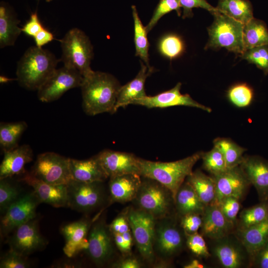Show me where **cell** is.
<instances>
[{
  "label": "cell",
  "mask_w": 268,
  "mask_h": 268,
  "mask_svg": "<svg viewBox=\"0 0 268 268\" xmlns=\"http://www.w3.org/2000/svg\"><path fill=\"white\" fill-rule=\"evenodd\" d=\"M121 85L111 74L94 71L83 77L80 86L82 108L90 116L103 113L114 114L118 94Z\"/></svg>",
  "instance_id": "obj_1"
},
{
  "label": "cell",
  "mask_w": 268,
  "mask_h": 268,
  "mask_svg": "<svg viewBox=\"0 0 268 268\" xmlns=\"http://www.w3.org/2000/svg\"><path fill=\"white\" fill-rule=\"evenodd\" d=\"M60 61L48 50L36 46L30 47L17 63L18 83L28 90H37L57 69Z\"/></svg>",
  "instance_id": "obj_2"
},
{
  "label": "cell",
  "mask_w": 268,
  "mask_h": 268,
  "mask_svg": "<svg viewBox=\"0 0 268 268\" xmlns=\"http://www.w3.org/2000/svg\"><path fill=\"white\" fill-rule=\"evenodd\" d=\"M202 153L198 152L177 161L165 162L139 158L140 175L161 183L171 191L175 199L178 190L193 172V168Z\"/></svg>",
  "instance_id": "obj_3"
},
{
  "label": "cell",
  "mask_w": 268,
  "mask_h": 268,
  "mask_svg": "<svg viewBox=\"0 0 268 268\" xmlns=\"http://www.w3.org/2000/svg\"><path fill=\"white\" fill-rule=\"evenodd\" d=\"M64 66L78 70L83 77L93 71L90 67L93 47L89 37L81 30L73 28L60 40Z\"/></svg>",
  "instance_id": "obj_4"
},
{
  "label": "cell",
  "mask_w": 268,
  "mask_h": 268,
  "mask_svg": "<svg viewBox=\"0 0 268 268\" xmlns=\"http://www.w3.org/2000/svg\"><path fill=\"white\" fill-rule=\"evenodd\" d=\"M139 208L151 214L155 219L171 215L175 207L171 191L159 182L141 176V182L133 201Z\"/></svg>",
  "instance_id": "obj_5"
},
{
  "label": "cell",
  "mask_w": 268,
  "mask_h": 268,
  "mask_svg": "<svg viewBox=\"0 0 268 268\" xmlns=\"http://www.w3.org/2000/svg\"><path fill=\"white\" fill-rule=\"evenodd\" d=\"M214 20L208 28L209 39L205 49L224 48L241 55L244 52L243 42L244 24L221 13H213Z\"/></svg>",
  "instance_id": "obj_6"
},
{
  "label": "cell",
  "mask_w": 268,
  "mask_h": 268,
  "mask_svg": "<svg viewBox=\"0 0 268 268\" xmlns=\"http://www.w3.org/2000/svg\"><path fill=\"white\" fill-rule=\"evenodd\" d=\"M186 245V235L172 215L156 219L153 242L155 258L166 262L177 256Z\"/></svg>",
  "instance_id": "obj_7"
},
{
  "label": "cell",
  "mask_w": 268,
  "mask_h": 268,
  "mask_svg": "<svg viewBox=\"0 0 268 268\" xmlns=\"http://www.w3.org/2000/svg\"><path fill=\"white\" fill-rule=\"evenodd\" d=\"M104 183L71 180L67 185V206L79 212L89 213L105 205L109 202V193Z\"/></svg>",
  "instance_id": "obj_8"
},
{
  "label": "cell",
  "mask_w": 268,
  "mask_h": 268,
  "mask_svg": "<svg viewBox=\"0 0 268 268\" xmlns=\"http://www.w3.org/2000/svg\"><path fill=\"white\" fill-rule=\"evenodd\" d=\"M131 230L142 259L150 264L155 260L153 249L156 219L149 213L136 207L126 209Z\"/></svg>",
  "instance_id": "obj_9"
},
{
  "label": "cell",
  "mask_w": 268,
  "mask_h": 268,
  "mask_svg": "<svg viewBox=\"0 0 268 268\" xmlns=\"http://www.w3.org/2000/svg\"><path fill=\"white\" fill-rule=\"evenodd\" d=\"M69 159L53 152L41 153L37 156L30 173L49 184L67 185L71 180Z\"/></svg>",
  "instance_id": "obj_10"
},
{
  "label": "cell",
  "mask_w": 268,
  "mask_h": 268,
  "mask_svg": "<svg viewBox=\"0 0 268 268\" xmlns=\"http://www.w3.org/2000/svg\"><path fill=\"white\" fill-rule=\"evenodd\" d=\"M210 240L211 253L222 267L240 268L251 266L250 256L235 233Z\"/></svg>",
  "instance_id": "obj_11"
},
{
  "label": "cell",
  "mask_w": 268,
  "mask_h": 268,
  "mask_svg": "<svg viewBox=\"0 0 268 268\" xmlns=\"http://www.w3.org/2000/svg\"><path fill=\"white\" fill-rule=\"evenodd\" d=\"M83 77L76 69L64 66L57 68L37 90V96L43 102L59 99L66 92L80 87Z\"/></svg>",
  "instance_id": "obj_12"
},
{
  "label": "cell",
  "mask_w": 268,
  "mask_h": 268,
  "mask_svg": "<svg viewBox=\"0 0 268 268\" xmlns=\"http://www.w3.org/2000/svg\"><path fill=\"white\" fill-rule=\"evenodd\" d=\"M88 247L86 251L97 266L108 263L115 254L113 234L104 219L97 220L92 224L88 234Z\"/></svg>",
  "instance_id": "obj_13"
},
{
  "label": "cell",
  "mask_w": 268,
  "mask_h": 268,
  "mask_svg": "<svg viewBox=\"0 0 268 268\" xmlns=\"http://www.w3.org/2000/svg\"><path fill=\"white\" fill-rule=\"evenodd\" d=\"M39 201L34 193L26 194L6 211L0 221V234L5 236L22 224L35 218Z\"/></svg>",
  "instance_id": "obj_14"
},
{
  "label": "cell",
  "mask_w": 268,
  "mask_h": 268,
  "mask_svg": "<svg viewBox=\"0 0 268 268\" xmlns=\"http://www.w3.org/2000/svg\"><path fill=\"white\" fill-rule=\"evenodd\" d=\"M212 177L216 186L215 203L226 197H233L241 200L251 185L240 165L227 169Z\"/></svg>",
  "instance_id": "obj_15"
},
{
  "label": "cell",
  "mask_w": 268,
  "mask_h": 268,
  "mask_svg": "<svg viewBox=\"0 0 268 268\" xmlns=\"http://www.w3.org/2000/svg\"><path fill=\"white\" fill-rule=\"evenodd\" d=\"M8 243L10 249L27 256L42 250L47 242L40 234L38 220L35 218L16 228Z\"/></svg>",
  "instance_id": "obj_16"
},
{
  "label": "cell",
  "mask_w": 268,
  "mask_h": 268,
  "mask_svg": "<svg viewBox=\"0 0 268 268\" xmlns=\"http://www.w3.org/2000/svg\"><path fill=\"white\" fill-rule=\"evenodd\" d=\"M182 84L178 82L173 88L156 95L146 96L134 101L132 104L144 106L148 108H164L176 106H186L202 109L207 112L211 109L194 100L189 94L180 92Z\"/></svg>",
  "instance_id": "obj_17"
},
{
  "label": "cell",
  "mask_w": 268,
  "mask_h": 268,
  "mask_svg": "<svg viewBox=\"0 0 268 268\" xmlns=\"http://www.w3.org/2000/svg\"><path fill=\"white\" fill-rule=\"evenodd\" d=\"M96 155L109 178L127 174L140 175L139 158L133 153L105 149Z\"/></svg>",
  "instance_id": "obj_18"
},
{
  "label": "cell",
  "mask_w": 268,
  "mask_h": 268,
  "mask_svg": "<svg viewBox=\"0 0 268 268\" xmlns=\"http://www.w3.org/2000/svg\"><path fill=\"white\" fill-rule=\"evenodd\" d=\"M21 180L31 186L40 202L50 204L53 207L67 206V185H54L46 183L33 175L26 173Z\"/></svg>",
  "instance_id": "obj_19"
},
{
  "label": "cell",
  "mask_w": 268,
  "mask_h": 268,
  "mask_svg": "<svg viewBox=\"0 0 268 268\" xmlns=\"http://www.w3.org/2000/svg\"><path fill=\"white\" fill-rule=\"evenodd\" d=\"M93 222L83 218L65 225L61 232L65 240L63 251L68 258H72L88 247V234Z\"/></svg>",
  "instance_id": "obj_20"
},
{
  "label": "cell",
  "mask_w": 268,
  "mask_h": 268,
  "mask_svg": "<svg viewBox=\"0 0 268 268\" xmlns=\"http://www.w3.org/2000/svg\"><path fill=\"white\" fill-rule=\"evenodd\" d=\"M240 166L256 188L260 201L268 200V161L258 156H244Z\"/></svg>",
  "instance_id": "obj_21"
},
{
  "label": "cell",
  "mask_w": 268,
  "mask_h": 268,
  "mask_svg": "<svg viewBox=\"0 0 268 268\" xmlns=\"http://www.w3.org/2000/svg\"><path fill=\"white\" fill-rule=\"evenodd\" d=\"M202 219L201 234L210 240L219 239L234 232L236 227L226 218L216 203L205 205Z\"/></svg>",
  "instance_id": "obj_22"
},
{
  "label": "cell",
  "mask_w": 268,
  "mask_h": 268,
  "mask_svg": "<svg viewBox=\"0 0 268 268\" xmlns=\"http://www.w3.org/2000/svg\"><path fill=\"white\" fill-rule=\"evenodd\" d=\"M141 182V176L137 174H127L109 178V203L133 201Z\"/></svg>",
  "instance_id": "obj_23"
},
{
  "label": "cell",
  "mask_w": 268,
  "mask_h": 268,
  "mask_svg": "<svg viewBox=\"0 0 268 268\" xmlns=\"http://www.w3.org/2000/svg\"><path fill=\"white\" fill-rule=\"evenodd\" d=\"M140 69L136 76L124 85L121 86L119 91L114 113L121 107H125L138 99L146 96L144 84L146 78L154 70V67H148L140 62Z\"/></svg>",
  "instance_id": "obj_24"
},
{
  "label": "cell",
  "mask_w": 268,
  "mask_h": 268,
  "mask_svg": "<svg viewBox=\"0 0 268 268\" xmlns=\"http://www.w3.org/2000/svg\"><path fill=\"white\" fill-rule=\"evenodd\" d=\"M33 157V150L27 144L4 151L0 165V180L9 178L22 173L26 164L32 160Z\"/></svg>",
  "instance_id": "obj_25"
},
{
  "label": "cell",
  "mask_w": 268,
  "mask_h": 268,
  "mask_svg": "<svg viewBox=\"0 0 268 268\" xmlns=\"http://www.w3.org/2000/svg\"><path fill=\"white\" fill-rule=\"evenodd\" d=\"M69 168L71 180L92 182L109 178L96 155L84 160L70 158Z\"/></svg>",
  "instance_id": "obj_26"
},
{
  "label": "cell",
  "mask_w": 268,
  "mask_h": 268,
  "mask_svg": "<svg viewBox=\"0 0 268 268\" xmlns=\"http://www.w3.org/2000/svg\"><path fill=\"white\" fill-rule=\"evenodd\" d=\"M235 233L247 250L252 264L256 254L268 241V219L249 227L237 229Z\"/></svg>",
  "instance_id": "obj_27"
},
{
  "label": "cell",
  "mask_w": 268,
  "mask_h": 268,
  "mask_svg": "<svg viewBox=\"0 0 268 268\" xmlns=\"http://www.w3.org/2000/svg\"><path fill=\"white\" fill-rule=\"evenodd\" d=\"M20 20L13 8L7 3L0 4V47L13 46L22 32Z\"/></svg>",
  "instance_id": "obj_28"
},
{
  "label": "cell",
  "mask_w": 268,
  "mask_h": 268,
  "mask_svg": "<svg viewBox=\"0 0 268 268\" xmlns=\"http://www.w3.org/2000/svg\"><path fill=\"white\" fill-rule=\"evenodd\" d=\"M174 202L175 208L180 216L192 213L202 215L205 206L186 181L178 190Z\"/></svg>",
  "instance_id": "obj_29"
},
{
  "label": "cell",
  "mask_w": 268,
  "mask_h": 268,
  "mask_svg": "<svg viewBox=\"0 0 268 268\" xmlns=\"http://www.w3.org/2000/svg\"><path fill=\"white\" fill-rule=\"evenodd\" d=\"M185 181L192 186L205 205L215 203L216 186L212 176H207L201 171L197 170L193 171Z\"/></svg>",
  "instance_id": "obj_30"
},
{
  "label": "cell",
  "mask_w": 268,
  "mask_h": 268,
  "mask_svg": "<svg viewBox=\"0 0 268 268\" xmlns=\"http://www.w3.org/2000/svg\"><path fill=\"white\" fill-rule=\"evenodd\" d=\"M243 42L244 51L253 48L268 45V29L266 24L254 17L245 24Z\"/></svg>",
  "instance_id": "obj_31"
},
{
  "label": "cell",
  "mask_w": 268,
  "mask_h": 268,
  "mask_svg": "<svg viewBox=\"0 0 268 268\" xmlns=\"http://www.w3.org/2000/svg\"><path fill=\"white\" fill-rule=\"evenodd\" d=\"M217 9L245 24L253 17L251 3L248 0H218Z\"/></svg>",
  "instance_id": "obj_32"
},
{
  "label": "cell",
  "mask_w": 268,
  "mask_h": 268,
  "mask_svg": "<svg viewBox=\"0 0 268 268\" xmlns=\"http://www.w3.org/2000/svg\"><path fill=\"white\" fill-rule=\"evenodd\" d=\"M27 128L24 121L0 123V145L3 152L18 146V141Z\"/></svg>",
  "instance_id": "obj_33"
},
{
  "label": "cell",
  "mask_w": 268,
  "mask_h": 268,
  "mask_svg": "<svg viewBox=\"0 0 268 268\" xmlns=\"http://www.w3.org/2000/svg\"><path fill=\"white\" fill-rule=\"evenodd\" d=\"M132 14L134 23V42L135 47V56L139 57L148 67L149 64L148 50L149 43L146 27L142 24L136 8L132 6Z\"/></svg>",
  "instance_id": "obj_34"
},
{
  "label": "cell",
  "mask_w": 268,
  "mask_h": 268,
  "mask_svg": "<svg viewBox=\"0 0 268 268\" xmlns=\"http://www.w3.org/2000/svg\"><path fill=\"white\" fill-rule=\"evenodd\" d=\"M268 219V200L244 209L239 215L237 229H242L260 223Z\"/></svg>",
  "instance_id": "obj_35"
},
{
  "label": "cell",
  "mask_w": 268,
  "mask_h": 268,
  "mask_svg": "<svg viewBox=\"0 0 268 268\" xmlns=\"http://www.w3.org/2000/svg\"><path fill=\"white\" fill-rule=\"evenodd\" d=\"M214 146L222 153L228 169L240 165L246 149L226 138H217L213 141Z\"/></svg>",
  "instance_id": "obj_36"
},
{
  "label": "cell",
  "mask_w": 268,
  "mask_h": 268,
  "mask_svg": "<svg viewBox=\"0 0 268 268\" xmlns=\"http://www.w3.org/2000/svg\"><path fill=\"white\" fill-rule=\"evenodd\" d=\"M201 158L203 168L212 176L219 175L228 169L222 153L215 146L210 151L202 152Z\"/></svg>",
  "instance_id": "obj_37"
},
{
  "label": "cell",
  "mask_w": 268,
  "mask_h": 268,
  "mask_svg": "<svg viewBox=\"0 0 268 268\" xmlns=\"http://www.w3.org/2000/svg\"><path fill=\"white\" fill-rule=\"evenodd\" d=\"M8 179L0 180V210L2 214L23 196L18 186Z\"/></svg>",
  "instance_id": "obj_38"
},
{
  "label": "cell",
  "mask_w": 268,
  "mask_h": 268,
  "mask_svg": "<svg viewBox=\"0 0 268 268\" xmlns=\"http://www.w3.org/2000/svg\"><path fill=\"white\" fill-rule=\"evenodd\" d=\"M158 49L164 57L173 59L181 56L184 51V42L178 35L170 34L165 35L160 40Z\"/></svg>",
  "instance_id": "obj_39"
},
{
  "label": "cell",
  "mask_w": 268,
  "mask_h": 268,
  "mask_svg": "<svg viewBox=\"0 0 268 268\" xmlns=\"http://www.w3.org/2000/svg\"><path fill=\"white\" fill-rule=\"evenodd\" d=\"M230 101L238 107H245L252 102L254 92L252 88L246 83H238L231 86L228 91Z\"/></svg>",
  "instance_id": "obj_40"
},
{
  "label": "cell",
  "mask_w": 268,
  "mask_h": 268,
  "mask_svg": "<svg viewBox=\"0 0 268 268\" xmlns=\"http://www.w3.org/2000/svg\"><path fill=\"white\" fill-rule=\"evenodd\" d=\"M240 56L249 63L255 65L265 74H268V45L247 50Z\"/></svg>",
  "instance_id": "obj_41"
},
{
  "label": "cell",
  "mask_w": 268,
  "mask_h": 268,
  "mask_svg": "<svg viewBox=\"0 0 268 268\" xmlns=\"http://www.w3.org/2000/svg\"><path fill=\"white\" fill-rule=\"evenodd\" d=\"M173 10H176L179 16L181 15L180 0H160L150 20L145 26L147 33L155 26L163 15Z\"/></svg>",
  "instance_id": "obj_42"
},
{
  "label": "cell",
  "mask_w": 268,
  "mask_h": 268,
  "mask_svg": "<svg viewBox=\"0 0 268 268\" xmlns=\"http://www.w3.org/2000/svg\"><path fill=\"white\" fill-rule=\"evenodd\" d=\"M216 204L226 218L237 226V215L240 208V200L233 197H224Z\"/></svg>",
  "instance_id": "obj_43"
},
{
  "label": "cell",
  "mask_w": 268,
  "mask_h": 268,
  "mask_svg": "<svg viewBox=\"0 0 268 268\" xmlns=\"http://www.w3.org/2000/svg\"><path fill=\"white\" fill-rule=\"evenodd\" d=\"M186 235V245L195 255L202 258L210 257V253L201 234L197 232Z\"/></svg>",
  "instance_id": "obj_44"
},
{
  "label": "cell",
  "mask_w": 268,
  "mask_h": 268,
  "mask_svg": "<svg viewBox=\"0 0 268 268\" xmlns=\"http://www.w3.org/2000/svg\"><path fill=\"white\" fill-rule=\"evenodd\" d=\"M27 256L10 250L1 257L0 268H27L30 267Z\"/></svg>",
  "instance_id": "obj_45"
},
{
  "label": "cell",
  "mask_w": 268,
  "mask_h": 268,
  "mask_svg": "<svg viewBox=\"0 0 268 268\" xmlns=\"http://www.w3.org/2000/svg\"><path fill=\"white\" fill-rule=\"evenodd\" d=\"M180 4L181 8L183 9V18L192 17L193 15L192 9L194 8L204 9L212 14L218 11L206 0H180Z\"/></svg>",
  "instance_id": "obj_46"
},
{
  "label": "cell",
  "mask_w": 268,
  "mask_h": 268,
  "mask_svg": "<svg viewBox=\"0 0 268 268\" xmlns=\"http://www.w3.org/2000/svg\"><path fill=\"white\" fill-rule=\"evenodd\" d=\"M202 222L201 214L192 213L181 216L180 224L186 234H192L201 229Z\"/></svg>",
  "instance_id": "obj_47"
},
{
  "label": "cell",
  "mask_w": 268,
  "mask_h": 268,
  "mask_svg": "<svg viewBox=\"0 0 268 268\" xmlns=\"http://www.w3.org/2000/svg\"><path fill=\"white\" fill-rule=\"evenodd\" d=\"M112 233H124L131 231L126 210L116 217L109 225Z\"/></svg>",
  "instance_id": "obj_48"
},
{
  "label": "cell",
  "mask_w": 268,
  "mask_h": 268,
  "mask_svg": "<svg viewBox=\"0 0 268 268\" xmlns=\"http://www.w3.org/2000/svg\"><path fill=\"white\" fill-rule=\"evenodd\" d=\"M44 28L39 20L37 12H35L32 13L29 20L25 24L21 29L22 32L26 35L34 37Z\"/></svg>",
  "instance_id": "obj_49"
},
{
  "label": "cell",
  "mask_w": 268,
  "mask_h": 268,
  "mask_svg": "<svg viewBox=\"0 0 268 268\" xmlns=\"http://www.w3.org/2000/svg\"><path fill=\"white\" fill-rule=\"evenodd\" d=\"M251 266L259 268H268V241L254 258Z\"/></svg>",
  "instance_id": "obj_50"
},
{
  "label": "cell",
  "mask_w": 268,
  "mask_h": 268,
  "mask_svg": "<svg viewBox=\"0 0 268 268\" xmlns=\"http://www.w3.org/2000/svg\"><path fill=\"white\" fill-rule=\"evenodd\" d=\"M114 268H140L142 265L137 259L134 257H126L113 263L111 265Z\"/></svg>",
  "instance_id": "obj_51"
},
{
  "label": "cell",
  "mask_w": 268,
  "mask_h": 268,
  "mask_svg": "<svg viewBox=\"0 0 268 268\" xmlns=\"http://www.w3.org/2000/svg\"><path fill=\"white\" fill-rule=\"evenodd\" d=\"M33 38L36 46L39 48H42V46L44 45L53 40L54 39V36L52 33L47 29L44 28Z\"/></svg>",
  "instance_id": "obj_52"
},
{
  "label": "cell",
  "mask_w": 268,
  "mask_h": 268,
  "mask_svg": "<svg viewBox=\"0 0 268 268\" xmlns=\"http://www.w3.org/2000/svg\"><path fill=\"white\" fill-rule=\"evenodd\" d=\"M115 245L121 251L123 255L126 256L129 254L128 252L126 244L121 233H112Z\"/></svg>",
  "instance_id": "obj_53"
},
{
  "label": "cell",
  "mask_w": 268,
  "mask_h": 268,
  "mask_svg": "<svg viewBox=\"0 0 268 268\" xmlns=\"http://www.w3.org/2000/svg\"><path fill=\"white\" fill-rule=\"evenodd\" d=\"M80 266L78 263L70 261H65L57 263L53 267L57 268H78Z\"/></svg>",
  "instance_id": "obj_54"
},
{
  "label": "cell",
  "mask_w": 268,
  "mask_h": 268,
  "mask_svg": "<svg viewBox=\"0 0 268 268\" xmlns=\"http://www.w3.org/2000/svg\"><path fill=\"white\" fill-rule=\"evenodd\" d=\"M205 267V266L197 259L192 260L183 266L184 268H203Z\"/></svg>",
  "instance_id": "obj_55"
},
{
  "label": "cell",
  "mask_w": 268,
  "mask_h": 268,
  "mask_svg": "<svg viewBox=\"0 0 268 268\" xmlns=\"http://www.w3.org/2000/svg\"><path fill=\"white\" fill-rule=\"evenodd\" d=\"M13 79H10L6 77H4L3 76H0V83H6L9 81L12 80Z\"/></svg>",
  "instance_id": "obj_56"
},
{
  "label": "cell",
  "mask_w": 268,
  "mask_h": 268,
  "mask_svg": "<svg viewBox=\"0 0 268 268\" xmlns=\"http://www.w3.org/2000/svg\"><path fill=\"white\" fill-rule=\"evenodd\" d=\"M47 2H50L53 0H45Z\"/></svg>",
  "instance_id": "obj_57"
}]
</instances>
